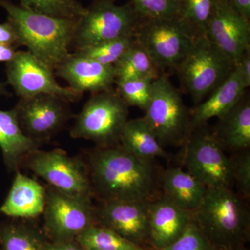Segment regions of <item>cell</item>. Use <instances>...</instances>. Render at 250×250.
Returning <instances> with one entry per match:
<instances>
[{
  "mask_svg": "<svg viewBox=\"0 0 250 250\" xmlns=\"http://www.w3.org/2000/svg\"><path fill=\"white\" fill-rule=\"evenodd\" d=\"M84 161L99 201L149 202L157 197L160 176L153 161L133 155L120 144L97 146Z\"/></svg>",
  "mask_w": 250,
  "mask_h": 250,
  "instance_id": "6da1fadb",
  "label": "cell"
},
{
  "mask_svg": "<svg viewBox=\"0 0 250 250\" xmlns=\"http://www.w3.org/2000/svg\"><path fill=\"white\" fill-rule=\"evenodd\" d=\"M8 14L20 45L55 70L70 54L79 18L57 17L0 0Z\"/></svg>",
  "mask_w": 250,
  "mask_h": 250,
  "instance_id": "7a4b0ae2",
  "label": "cell"
},
{
  "mask_svg": "<svg viewBox=\"0 0 250 250\" xmlns=\"http://www.w3.org/2000/svg\"><path fill=\"white\" fill-rule=\"evenodd\" d=\"M191 220L218 250H231L250 241L249 210L231 189L208 188Z\"/></svg>",
  "mask_w": 250,
  "mask_h": 250,
  "instance_id": "3957f363",
  "label": "cell"
},
{
  "mask_svg": "<svg viewBox=\"0 0 250 250\" xmlns=\"http://www.w3.org/2000/svg\"><path fill=\"white\" fill-rule=\"evenodd\" d=\"M134 37L159 72H164L167 70H176L200 36L180 18L174 17L141 18Z\"/></svg>",
  "mask_w": 250,
  "mask_h": 250,
  "instance_id": "277c9868",
  "label": "cell"
},
{
  "mask_svg": "<svg viewBox=\"0 0 250 250\" xmlns=\"http://www.w3.org/2000/svg\"><path fill=\"white\" fill-rule=\"evenodd\" d=\"M129 106L113 89L93 93L75 118L72 139L93 141L98 147L119 144Z\"/></svg>",
  "mask_w": 250,
  "mask_h": 250,
  "instance_id": "5b68a950",
  "label": "cell"
},
{
  "mask_svg": "<svg viewBox=\"0 0 250 250\" xmlns=\"http://www.w3.org/2000/svg\"><path fill=\"white\" fill-rule=\"evenodd\" d=\"M145 112L143 119L162 147L184 146L191 133L190 111L166 75L153 82L152 97Z\"/></svg>",
  "mask_w": 250,
  "mask_h": 250,
  "instance_id": "8992f818",
  "label": "cell"
},
{
  "mask_svg": "<svg viewBox=\"0 0 250 250\" xmlns=\"http://www.w3.org/2000/svg\"><path fill=\"white\" fill-rule=\"evenodd\" d=\"M234 67L207 36H202L176 70L184 89L197 106L228 78Z\"/></svg>",
  "mask_w": 250,
  "mask_h": 250,
  "instance_id": "52a82bcc",
  "label": "cell"
},
{
  "mask_svg": "<svg viewBox=\"0 0 250 250\" xmlns=\"http://www.w3.org/2000/svg\"><path fill=\"white\" fill-rule=\"evenodd\" d=\"M183 146L182 161L188 172L207 188L231 189V159L220 147L208 124L192 130Z\"/></svg>",
  "mask_w": 250,
  "mask_h": 250,
  "instance_id": "ba28073f",
  "label": "cell"
},
{
  "mask_svg": "<svg viewBox=\"0 0 250 250\" xmlns=\"http://www.w3.org/2000/svg\"><path fill=\"white\" fill-rule=\"evenodd\" d=\"M93 197L71 195L47 186L42 230L49 241L76 240L97 225Z\"/></svg>",
  "mask_w": 250,
  "mask_h": 250,
  "instance_id": "9c48e42d",
  "label": "cell"
},
{
  "mask_svg": "<svg viewBox=\"0 0 250 250\" xmlns=\"http://www.w3.org/2000/svg\"><path fill=\"white\" fill-rule=\"evenodd\" d=\"M79 18L72 44L85 48L125 36H134L141 18L131 3L93 2Z\"/></svg>",
  "mask_w": 250,
  "mask_h": 250,
  "instance_id": "30bf717a",
  "label": "cell"
},
{
  "mask_svg": "<svg viewBox=\"0 0 250 250\" xmlns=\"http://www.w3.org/2000/svg\"><path fill=\"white\" fill-rule=\"evenodd\" d=\"M22 166L61 191L94 197L88 167L82 158L69 156L62 149H37L28 156Z\"/></svg>",
  "mask_w": 250,
  "mask_h": 250,
  "instance_id": "8fae6325",
  "label": "cell"
},
{
  "mask_svg": "<svg viewBox=\"0 0 250 250\" xmlns=\"http://www.w3.org/2000/svg\"><path fill=\"white\" fill-rule=\"evenodd\" d=\"M6 66L7 83L21 99L47 94L57 95L70 103L82 96L70 87L59 85L54 70L28 51L18 50Z\"/></svg>",
  "mask_w": 250,
  "mask_h": 250,
  "instance_id": "7c38bea8",
  "label": "cell"
},
{
  "mask_svg": "<svg viewBox=\"0 0 250 250\" xmlns=\"http://www.w3.org/2000/svg\"><path fill=\"white\" fill-rule=\"evenodd\" d=\"M68 102L54 95L20 100L15 106L23 132L41 145L56 136L71 118Z\"/></svg>",
  "mask_w": 250,
  "mask_h": 250,
  "instance_id": "4fadbf2b",
  "label": "cell"
},
{
  "mask_svg": "<svg viewBox=\"0 0 250 250\" xmlns=\"http://www.w3.org/2000/svg\"><path fill=\"white\" fill-rule=\"evenodd\" d=\"M149 202L100 201L95 206L97 225L109 229L130 241L150 247Z\"/></svg>",
  "mask_w": 250,
  "mask_h": 250,
  "instance_id": "5bb4252c",
  "label": "cell"
},
{
  "mask_svg": "<svg viewBox=\"0 0 250 250\" xmlns=\"http://www.w3.org/2000/svg\"><path fill=\"white\" fill-rule=\"evenodd\" d=\"M205 36L236 65L250 47V21L231 4L218 0Z\"/></svg>",
  "mask_w": 250,
  "mask_h": 250,
  "instance_id": "9a60e30c",
  "label": "cell"
},
{
  "mask_svg": "<svg viewBox=\"0 0 250 250\" xmlns=\"http://www.w3.org/2000/svg\"><path fill=\"white\" fill-rule=\"evenodd\" d=\"M57 76L66 81L79 93H97L111 90L116 83L114 66H107L92 59L70 53L55 70Z\"/></svg>",
  "mask_w": 250,
  "mask_h": 250,
  "instance_id": "2e32d148",
  "label": "cell"
},
{
  "mask_svg": "<svg viewBox=\"0 0 250 250\" xmlns=\"http://www.w3.org/2000/svg\"><path fill=\"white\" fill-rule=\"evenodd\" d=\"M191 222V213L184 210L164 195L149 202V243L163 250L183 234Z\"/></svg>",
  "mask_w": 250,
  "mask_h": 250,
  "instance_id": "e0dca14e",
  "label": "cell"
},
{
  "mask_svg": "<svg viewBox=\"0 0 250 250\" xmlns=\"http://www.w3.org/2000/svg\"><path fill=\"white\" fill-rule=\"evenodd\" d=\"M15 174L7 196L0 206V213L9 218L35 220L43 214L46 188L20 170Z\"/></svg>",
  "mask_w": 250,
  "mask_h": 250,
  "instance_id": "ac0fdd59",
  "label": "cell"
},
{
  "mask_svg": "<svg viewBox=\"0 0 250 250\" xmlns=\"http://www.w3.org/2000/svg\"><path fill=\"white\" fill-rule=\"evenodd\" d=\"M218 119L212 131L220 147L225 152L233 154L250 149L249 96L244 94L229 111Z\"/></svg>",
  "mask_w": 250,
  "mask_h": 250,
  "instance_id": "d6986e66",
  "label": "cell"
},
{
  "mask_svg": "<svg viewBox=\"0 0 250 250\" xmlns=\"http://www.w3.org/2000/svg\"><path fill=\"white\" fill-rule=\"evenodd\" d=\"M248 88L239 70L234 67L228 78L207 100L190 111L191 131L207 124L212 118L225 114L241 100Z\"/></svg>",
  "mask_w": 250,
  "mask_h": 250,
  "instance_id": "ffe728a7",
  "label": "cell"
},
{
  "mask_svg": "<svg viewBox=\"0 0 250 250\" xmlns=\"http://www.w3.org/2000/svg\"><path fill=\"white\" fill-rule=\"evenodd\" d=\"M40 146L23 132L15 108L0 109V150L8 172L20 170L24 160Z\"/></svg>",
  "mask_w": 250,
  "mask_h": 250,
  "instance_id": "44dd1931",
  "label": "cell"
},
{
  "mask_svg": "<svg viewBox=\"0 0 250 250\" xmlns=\"http://www.w3.org/2000/svg\"><path fill=\"white\" fill-rule=\"evenodd\" d=\"M163 195L184 210L192 213L202 203L207 187L182 167H171L160 175Z\"/></svg>",
  "mask_w": 250,
  "mask_h": 250,
  "instance_id": "7402d4cb",
  "label": "cell"
},
{
  "mask_svg": "<svg viewBox=\"0 0 250 250\" xmlns=\"http://www.w3.org/2000/svg\"><path fill=\"white\" fill-rule=\"evenodd\" d=\"M49 240L34 220L0 222V250H45Z\"/></svg>",
  "mask_w": 250,
  "mask_h": 250,
  "instance_id": "603a6c76",
  "label": "cell"
},
{
  "mask_svg": "<svg viewBox=\"0 0 250 250\" xmlns=\"http://www.w3.org/2000/svg\"><path fill=\"white\" fill-rule=\"evenodd\" d=\"M119 144L128 152L145 160L168 156L143 117L126 121Z\"/></svg>",
  "mask_w": 250,
  "mask_h": 250,
  "instance_id": "cb8c5ba5",
  "label": "cell"
},
{
  "mask_svg": "<svg viewBox=\"0 0 250 250\" xmlns=\"http://www.w3.org/2000/svg\"><path fill=\"white\" fill-rule=\"evenodd\" d=\"M76 241L85 250H156L130 241L99 225L85 229L77 237Z\"/></svg>",
  "mask_w": 250,
  "mask_h": 250,
  "instance_id": "d4e9b609",
  "label": "cell"
},
{
  "mask_svg": "<svg viewBox=\"0 0 250 250\" xmlns=\"http://www.w3.org/2000/svg\"><path fill=\"white\" fill-rule=\"evenodd\" d=\"M114 67L116 81L144 77L157 78L161 75L152 59L136 41Z\"/></svg>",
  "mask_w": 250,
  "mask_h": 250,
  "instance_id": "484cf974",
  "label": "cell"
},
{
  "mask_svg": "<svg viewBox=\"0 0 250 250\" xmlns=\"http://www.w3.org/2000/svg\"><path fill=\"white\" fill-rule=\"evenodd\" d=\"M136 42L134 36H125L90 47L77 49L74 53L107 66H115Z\"/></svg>",
  "mask_w": 250,
  "mask_h": 250,
  "instance_id": "4316f807",
  "label": "cell"
},
{
  "mask_svg": "<svg viewBox=\"0 0 250 250\" xmlns=\"http://www.w3.org/2000/svg\"><path fill=\"white\" fill-rule=\"evenodd\" d=\"M178 17L197 36H205L218 0H177Z\"/></svg>",
  "mask_w": 250,
  "mask_h": 250,
  "instance_id": "83f0119b",
  "label": "cell"
},
{
  "mask_svg": "<svg viewBox=\"0 0 250 250\" xmlns=\"http://www.w3.org/2000/svg\"><path fill=\"white\" fill-rule=\"evenodd\" d=\"M156 78L132 79L116 81V92L128 106H136L146 111L152 97V83Z\"/></svg>",
  "mask_w": 250,
  "mask_h": 250,
  "instance_id": "f1b7e54d",
  "label": "cell"
},
{
  "mask_svg": "<svg viewBox=\"0 0 250 250\" xmlns=\"http://www.w3.org/2000/svg\"><path fill=\"white\" fill-rule=\"evenodd\" d=\"M26 9L57 17L80 18L87 9L77 0H19Z\"/></svg>",
  "mask_w": 250,
  "mask_h": 250,
  "instance_id": "f546056e",
  "label": "cell"
},
{
  "mask_svg": "<svg viewBox=\"0 0 250 250\" xmlns=\"http://www.w3.org/2000/svg\"><path fill=\"white\" fill-rule=\"evenodd\" d=\"M131 4L141 18L161 19L178 17L177 0H131Z\"/></svg>",
  "mask_w": 250,
  "mask_h": 250,
  "instance_id": "4dcf8cb0",
  "label": "cell"
},
{
  "mask_svg": "<svg viewBox=\"0 0 250 250\" xmlns=\"http://www.w3.org/2000/svg\"><path fill=\"white\" fill-rule=\"evenodd\" d=\"M233 184L238 188L240 196L245 199L250 197V149L233 154L230 156Z\"/></svg>",
  "mask_w": 250,
  "mask_h": 250,
  "instance_id": "1f68e13d",
  "label": "cell"
},
{
  "mask_svg": "<svg viewBox=\"0 0 250 250\" xmlns=\"http://www.w3.org/2000/svg\"><path fill=\"white\" fill-rule=\"evenodd\" d=\"M163 250H218L192 221L177 241Z\"/></svg>",
  "mask_w": 250,
  "mask_h": 250,
  "instance_id": "d6a6232c",
  "label": "cell"
},
{
  "mask_svg": "<svg viewBox=\"0 0 250 250\" xmlns=\"http://www.w3.org/2000/svg\"><path fill=\"white\" fill-rule=\"evenodd\" d=\"M0 45H6L20 47L19 39L14 27L7 22L0 24Z\"/></svg>",
  "mask_w": 250,
  "mask_h": 250,
  "instance_id": "836d02e7",
  "label": "cell"
},
{
  "mask_svg": "<svg viewBox=\"0 0 250 250\" xmlns=\"http://www.w3.org/2000/svg\"><path fill=\"white\" fill-rule=\"evenodd\" d=\"M235 67L239 70L243 80L246 82L247 86L249 88L250 86V47L243 52L241 58L235 65Z\"/></svg>",
  "mask_w": 250,
  "mask_h": 250,
  "instance_id": "e575fe53",
  "label": "cell"
},
{
  "mask_svg": "<svg viewBox=\"0 0 250 250\" xmlns=\"http://www.w3.org/2000/svg\"><path fill=\"white\" fill-rule=\"evenodd\" d=\"M45 250H85L76 241H49L46 245Z\"/></svg>",
  "mask_w": 250,
  "mask_h": 250,
  "instance_id": "d590c367",
  "label": "cell"
},
{
  "mask_svg": "<svg viewBox=\"0 0 250 250\" xmlns=\"http://www.w3.org/2000/svg\"><path fill=\"white\" fill-rule=\"evenodd\" d=\"M231 6L247 21H250V0H231Z\"/></svg>",
  "mask_w": 250,
  "mask_h": 250,
  "instance_id": "8d00e7d4",
  "label": "cell"
},
{
  "mask_svg": "<svg viewBox=\"0 0 250 250\" xmlns=\"http://www.w3.org/2000/svg\"><path fill=\"white\" fill-rule=\"evenodd\" d=\"M17 52V47L14 46L0 45V62H11Z\"/></svg>",
  "mask_w": 250,
  "mask_h": 250,
  "instance_id": "74e56055",
  "label": "cell"
},
{
  "mask_svg": "<svg viewBox=\"0 0 250 250\" xmlns=\"http://www.w3.org/2000/svg\"><path fill=\"white\" fill-rule=\"evenodd\" d=\"M11 96V93L6 89V83L0 82V97Z\"/></svg>",
  "mask_w": 250,
  "mask_h": 250,
  "instance_id": "f35d334b",
  "label": "cell"
},
{
  "mask_svg": "<svg viewBox=\"0 0 250 250\" xmlns=\"http://www.w3.org/2000/svg\"><path fill=\"white\" fill-rule=\"evenodd\" d=\"M94 2H109L114 3L117 0H93Z\"/></svg>",
  "mask_w": 250,
  "mask_h": 250,
  "instance_id": "ab89813d",
  "label": "cell"
},
{
  "mask_svg": "<svg viewBox=\"0 0 250 250\" xmlns=\"http://www.w3.org/2000/svg\"><path fill=\"white\" fill-rule=\"evenodd\" d=\"M231 250H250V249L247 248L246 246H241L237 247V248H233V249Z\"/></svg>",
  "mask_w": 250,
  "mask_h": 250,
  "instance_id": "60d3db41",
  "label": "cell"
},
{
  "mask_svg": "<svg viewBox=\"0 0 250 250\" xmlns=\"http://www.w3.org/2000/svg\"><path fill=\"white\" fill-rule=\"evenodd\" d=\"M221 1H225V2H228L230 4H231V0H221Z\"/></svg>",
  "mask_w": 250,
  "mask_h": 250,
  "instance_id": "b9f144b4",
  "label": "cell"
}]
</instances>
